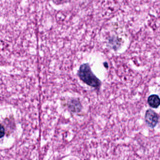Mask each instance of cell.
Instances as JSON below:
<instances>
[{
    "instance_id": "6da1fadb",
    "label": "cell",
    "mask_w": 160,
    "mask_h": 160,
    "mask_svg": "<svg viewBox=\"0 0 160 160\" xmlns=\"http://www.w3.org/2000/svg\"><path fill=\"white\" fill-rule=\"evenodd\" d=\"M78 75L82 81L91 87L98 88L101 85V82L93 73L88 64L80 66Z\"/></svg>"
},
{
    "instance_id": "7a4b0ae2",
    "label": "cell",
    "mask_w": 160,
    "mask_h": 160,
    "mask_svg": "<svg viewBox=\"0 0 160 160\" xmlns=\"http://www.w3.org/2000/svg\"><path fill=\"white\" fill-rule=\"evenodd\" d=\"M158 121V114L153 110L149 109L145 114V121L148 126L153 128L157 126Z\"/></svg>"
},
{
    "instance_id": "3957f363",
    "label": "cell",
    "mask_w": 160,
    "mask_h": 160,
    "mask_svg": "<svg viewBox=\"0 0 160 160\" xmlns=\"http://www.w3.org/2000/svg\"><path fill=\"white\" fill-rule=\"evenodd\" d=\"M148 102L150 107L156 109L160 105V98L157 95H151L148 98Z\"/></svg>"
},
{
    "instance_id": "277c9868",
    "label": "cell",
    "mask_w": 160,
    "mask_h": 160,
    "mask_svg": "<svg viewBox=\"0 0 160 160\" xmlns=\"http://www.w3.org/2000/svg\"><path fill=\"white\" fill-rule=\"evenodd\" d=\"M5 134V130L4 127L0 124V138H2Z\"/></svg>"
}]
</instances>
